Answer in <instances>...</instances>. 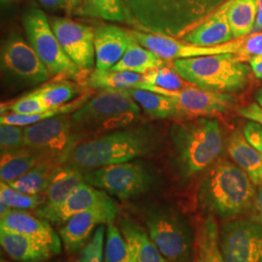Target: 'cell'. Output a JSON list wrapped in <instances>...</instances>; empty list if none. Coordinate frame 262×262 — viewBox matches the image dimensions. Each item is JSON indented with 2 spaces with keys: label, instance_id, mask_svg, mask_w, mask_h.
<instances>
[{
  "label": "cell",
  "instance_id": "2",
  "mask_svg": "<svg viewBox=\"0 0 262 262\" xmlns=\"http://www.w3.org/2000/svg\"><path fill=\"white\" fill-rule=\"evenodd\" d=\"M158 144L159 135L152 125L134 124L80 142L64 163L89 171L148 156Z\"/></svg>",
  "mask_w": 262,
  "mask_h": 262
},
{
  "label": "cell",
  "instance_id": "18",
  "mask_svg": "<svg viewBox=\"0 0 262 262\" xmlns=\"http://www.w3.org/2000/svg\"><path fill=\"white\" fill-rule=\"evenodd\" d=\"M0 228L23 235L38 243L48 247L53 253L61 252V239L49 222L32 215L26 211L11 210L8 214L0 217Z\"/></svg>",
  "mask_w": 262,
  "mask_h": 262
},
{
  "label": "cell",
  "instance_id": "3",
  "mask_svg": "<svg viewBox=\"0 0 262 262\" xmlns=\"http://www.w3.org/2000/svg\"><path fill=\"white\" fill-rule=\"evenodd\" d=\"M243 169L228 161L213 164L197 191L199 205L211 215L230 221L250 214L256 190Z\"/></svg>",
  "mask_w": 262,
  "mask_h": 262
},
{
  "label": "cell",
  "instance_id": "13",
  "mask_svg": "<svg viewBox=\"0 0 262 262\" xmlns=\"http://www.w3.org/2000/svg\"><path fill=\"white\" fill-rule=\"evenodd\" d=\"M127 31L136 42H138L143 47L149 49L163 59L174 60L179 58H189L220 54H234L242 56L245 59V37L234 39L228 43L217 46L201 47L184 42L181 39L148 33L137 29H127Z\"/></svg>",
  "mask_w": 262,
  "mask_h": 262
},
{
  "label": "cell",
  "instance_id": "24",
  "mask_svg": "<svg viewBox=\"0 0 262 262\" xmlns=\"http://www.w3.org/2000/svg\"><path fill=\"white\" fill-rule=\"evenodd\" d=\"M47 159H56L41 151L30 149L28 147H23L17 150L1 151V182L10 183L12 181H15L16 179L26 174L30 169L36 166L38 163Z\"/></svg>",
  "mask_w": 262,
  "mask_h": 262
},
{
  "label": "cell",
  "instance_id": "23",
  "mask_svg": "<svg viewBox=\"0 0 262 262\" xmlns=\"http://www.w3.org/2000/svg\"><path fill=\"white\" fill-rule=\"evenodd\" d=\"M0 243L5 253L16 261L47 262L55 255L46 246L1 228Z\"/></svg>",
  "mask_w": 262,
  "mask_h": 262
},
{
  "label": "cell",
  "instance_id": "15",
  "mask_svg": "<svg viewBox=\"0 0 262 262\" xmlns=\"http://www.w3.org/2000/svg\"><path fill=\"white\" fill-rule=\"evenodd\" d=\"M50 23L68 57L83 72L91 70L95 63V28L68 18H54Z\"/></svg>",
  "mask_w": 262,
  "mask_h": 262
},
{
  "label": "cell",
  "instance_id": "42",
  "mask_svg": "<svg viewBox=\"0 0 262 262\" xmlns=\"http://www.w3.org/2000/svg\"><path fill=\"white\" fill-rule=\"evenodd\" d=\"M238 114L252 122H257L262 125L261 105L253 103L248 106H244L238 110Z\"/></svg>",
  "mask_w": 262,
  "mask_h": 262
},
{
  "label": "cell",
  "instance_id": "9",
  "mask_svg": "<svg viewBox=\"0 0 262 262\" xmlns=\"http://www.w3.org/2000/svg\"><path fill=\"white\" fill-rule=\"evenodd\" d=\"M84 179L85 183L122 200L143 195L155 184L150 169L136 159L89 170Z\"/></svg>",
  "mask_w": 262,
  "mask_h": 262
},
{
  "label": "cell",
  "instance_id": "47",
  "mask_svg": "<svg viewBox=\"0 0 262 262\" xmlns=\"http://www.w3.org/2000/svg\"><path fill=\"white\" fill-rule=\"evenodd\" d=\"M255 99H256V101L258 102V104L262 106V88L255 94Z\"/></svg>",
  "mask_w": 262,
  "mask_h": 262
},
{
  "label": "cell",
  "instance_id": "31",
  "mask_svg": "<svg viewBox=\"0 0 262 262\" xmlns=\"http://www.w3.org/2000/svg\"><path fill=\"white\" fill-rule=\"evenodd\" d=\"M61 164L62 162L57 159L44 160L19 178L7 184L25 193L40 194L46 190L53 173Z\"/></svg>",
  "mask_w": 262,
  "mask_h": 262
},
{
  "label": "cell",
  "instance_id": "44",
  "mask_svg": "<svg viewBox=\"0 0 262 262\" xmlns=\"http://www.w3.org/2000/svg\"><path fill=\"white\" fill-rule=\"evenodd\" d=\"M250 214H251V219L262 224V186L258 187V189L256 190L253 208Z\"/></svg>",
  "mask_w": 262,
  "mask_h": 262
},
{
  "label": "cell",
  "instance_id": "27",
  "mask_svg": "<svg viewBox=\"0 0 262 262\" xmlns=\"http://www.w3.org/2000/svg\"><path fill=\"white\" fill-rule=\"evenodd\" d=\"M165 66L166 62L163 58L149 49L143 47L132 38L121 60L111 69L115 71H130L144 75L151 69Z\"/></svg>",
  "mask_w": 262,
  "mask_h": 262
},
{
  "label": "cell",
  "instance_id": "21",
  "mask_svg": "<svg viewBox=\"0 0 262 262\" xmlns=\"http://www.w3.org/2000/svg\"><path fill=\"white\" fill-rule=\"evenodd\" d=\"M120 229L128 245L131 262H168L152 242L148 231L128 217L122 219Z\"/></svg>",
  "mask_w": 262,
  "mask_h": 262
},
{
  "label": "cell",
  "instance_id": "35",
  "mask_svg": "<svg viewBox=\"0 0 262 262\" xmlns=\"http://www.w3.org/2000/svg\"><path fill=\"white\" fill-rule=\"evenodd\" d=\"M0 202L19 211L37 209L46 202V196L40 194H28L10 187L7 183H0Z\"/></svg>",
  "mask_w": 262,
  "mask_h": 262
},
{
  "label": "cell",
  "instance_id": "8",
  "mask_svg": "<svg viewBox=\"0 0 262 262\" xmlns=\"http://www.w3.org/2000/svg\"><path fill=\"white\" fill-rule=\"evenodd\" d=\"M23 24L28 43L46 66L51 77L76 78L83 72L62 50L42 10H27L23 16Z\"/></svg>",
  "mask_w": 262,
  "mask_h": 262
},
{
  "label": "cell",
  "instance_id": "30",
  "mask_svg": "<svg viewBox=\"0 0 262 262\" xmlns=\"http://www.w3.org/2000/svg\"><path fill=\"white\" fill-rule=\"evenodd\" d=\"M220 228L213 216H208L198 228L195 236L193 262H224L219 242Z\"/></svg>",
  "mask_w": 262,
  "mask_h": 262
},
{
  "label": "cell",
  "instance_id": "25",
  "mask_svg": "<svg viewBox=\"0 0 262 262\" xmlns=\"http://www.w3.org/2000/svg\"><path fill=\"white\" fill-rule=\"evenodd\" d=\"M59 165L53 173L45 190L46 206H56L62 203L76 187L84 183L82 170L69 164Z\"/></svg>",
  "mask_w": 262,
  "mask_h": 262
},
{
  "label": "cell",
  "instance_id": "37",
  "mask_svg": "<svg viewBox=\"0 0 262 262\" xmlns=\"http://www.w3.org/2000/svg\"><path fill=\"white\" fill-rule=\"evenodd\" d=\"M142 83L168 91H177L191 84L179 75L173 67L166 66L151 69L142 75Z\"/></svg>",
  "mask_w": 262,
  "mask_h": 262
},
{
  "label": "cell",
  "instance_id": "16",
  "mask_svg": "<svg viewBox=\"0 0 262 262\" xmlns=\"http://www.w3.org/2000/svg\"><path fill=\"white\" fill-rule=\"evenodd\" d=\"M117 211V203L110 197L72 216L59 230V236L66 251L72 253L84 248L96 227L114 222Z\"/></svg>",
  "mask_w": 262,
  "mask_h": 262
},
{
  "label": "cell",
  "instance_id": "26",
  "mask_svg": "<svg viewBox=\"0 0 262 262\" xmlns=\"http://www.w3.org/2000/svg\"><path fill=\"white\" fill-rule=\"evenodd\" d=\"M125 92L152 119L164 120L186 117L176 102L168 96L141 89H129Z\"/></svg>",
  "mask_w": 262,
  "mask_h": 262
},
{
  "label": "cell",
  "instance_id": "46",
  "mask_svg": "<svg viewBox=\"0 0 262 262\" xmlns=\"http://www.w3.org/2000/svg\"><path fill=\"white\" fill-rule=\"evenodd\" d=\"M257 3V16L252 33L262 32V0H256Z\"/></svg>",
  "mask_w": 262,
  "mask_h": 262
},
{
  "label": "cell",
  "instance_id": "32",
  "mask_svg": "<svg viewBox=\"0 0 262 262\" xmlns=\"http://www.w3.org/2000/svg\"><path fill=\"white\" fill-rule=\"evenodd\" d=\"M73 14L109 21H126L123 0H76Z\"/></svg>",
  "mask_w": 262,
  "mask_h": 262
},
{
  "label": "cell",
  "instance_id": "36",
  "mask_svg": "<svg viewBox=\"0 0 262 262\" xmlns=\"http://www.w3.org/2000/svg\"><path fill=\"white\" fill-rule=\"evenodd\" d=\"M104 262H131L128 245L121 229L113 223L106 228Z\"/></svg>",
  "mask_w": 262,
  "mask_h": 262
},
{
  "label": "cell",
  "instance_id": "10",
  "mask_svg": "<svg viewBox=\"0 0 262 262\" xmlns=\"http://www.w3.org/2000/svg\"><path fill=\"white\" fill-rule=\"evenodd\" d=\"M71 121V114L46 119L25 126V146L64 163L68 154L82 142Z\"/></svg>",
  "mask_w": 262,
  "mask_h": 262
},
{
  "label": "cell",
  "instance_id": "39",
  "mask_svg": "<svg viewBox=\"0 0 262 262\" xmlns=\"http://www.w3.org/2000/svg\"><path fill=\"white\" fill-rule=\"evenodd\" d=\"M104 241L105 226L103 225L96 228L91 240L84 245L78 262H104Z\"/></svg>",
  "mask_w": 262,
  "mask_h": 262
},
{
  "label": "cell",
  "instance_id": "4",
  "mask_svg": "<svg viewBox=\"0 0 262 262\" xmlns=\"http://www.w3.org/2000/svg\"><path fill=\"white\" fill-rule=\"evenodd\" d=\"M170 140L173 163L183 180L193 178L210 168L224 147L220 123L208 118L173 123Z\"/></svg>",
  "mask_w": 262,
  "mask_h": 262
},
{
  "label": "cell",
  "instance_id": "40",
  "mask_svg": "<svg viewBox=\"0 0 262 262\" xmlns=\"http://www.w3.org/2000/svg\"><path fill=\"white\" fill-rule=\"evenodd\" d=\"M25 146V126L1 123L0 148L1 151L17 150Z\"/></svg>",
  "mask_w": 262,
  "mask_h": 262
},
{
  "label": "cell",
  "instance_id": "20",
  "mask_svg": "<svg viewBox=\"0 0 262 262\" xmlns=\"http://www.w3.org/2000/svg\"><path fill=\"white\" fill-rule=\"evenodd\" d=\"M227 0L211 16L182 38L184 42L201 47H212L233 40L227 16Z\"/></svg>",
  "mask_w": 262,
  "mask_h": 262
},
{
  "label": "cell",
  "instance_id": "11",
  "mask_svg": "<svg viewBox=\"0 0 262 262\" xmlns=\"http://www.w3.org/2000/svg\"><path fill=\"white\" fill-rule=\"evenodd\" d=\"M1 71L20 85H36L50 79L46 66L35 51L19 34H11L1 46Z\"/></svg>",
  "mask_w": 262,
  "mask_h": 262
},
{
  "label": "cell",
  "instance_id": "29",
  "mask_svg": "<svg viewBox=\"0 0 262 262\" xmlns=\"http://www.w3.org/2000/svg\"><path fill=\"white\" fill-rule=\"evenodd\" d=\"M226 16L233 39L250 35L257 16L256 0H227Z\"/></svg>",
  "mask_w": 262,
  "mask_h": 262
},
{
  "label": "cell",
  "instance_id": "12",
  "mask_svg": "<svg viewBox=\"0 0 262 262\" xmlns=\"http://www.w3.org/2000/svg\"><path fill=\"white\" fill-rule=\"evenodd\" d=\"M219 242L224 262H262V224L251 217L226 221Z\"/></svg>",
  "mask_w": 262,
  "mask_h": 262
},
{
  "label": "cell",
  "instance_id": "22",
  "mask_svg": "<svg viewBox=\"0 0 262 262\" xmlns=\"http://www.w3.org/2000/svg\"><path fill=\"white\" fill-rule=\"evenodd\" d=\"M227 151L235 163L243 169L254 186H262V155L247 140L244 133L235 131L227 140Z\"/></svg>",
  "mask_w": 262,
  "mask_h": 262
},
{
  "label": "cell",
  "instance_id": "1",
  "mask_svg": "<svg viewBox=\"0 0 262 262\" xmlns=\"http://www.w3.org/2000/svg\"><path fill=\"white\" fill-rule=\"evenodd\" d=\"M226 0H123L126 24L144 32L182 39Z\"/></svg>",
  "mask_w": 262,
  "mask_h": 262
},
{
  "label": "cell",
  "instance_id": "43",
  "mask_svg": "<svg viewBox=\"0 0 262 262\" xmlns=\"http://www.w3.org/2000/svg\"><path fill=\"white\" fill-rule=\"evenodd\" d=\"M49 10H66L67 13H73L75 0H38Z\"/></svg>",
  "mask_w": 262,
  "mask_h": 262
},
{
  "label": "cell",
  "instance_id": "45",
  "mask_svg": "<svg viewBox=\"0 0 262 262\" xmlns=\"http://www.w3.org/2000/svg\"><path fill=\"white\" fill-rule=\"evenodd\" d=\"M248 61L250 63L254 76L258 79H262V55L253 56Z\"/></svg>",
  "mask_w": 262,
  "mask_h": 262
},
{
  "label": "cell",
  "instance_id": "17",
  "mask_svg": "<svg viewBox=\"0 0 262 262\" xmlns=\"http://www.w3.org/2000/svg\"><path fill=\"white\" fill-rule=\"evenodd\" d=\"M110 194L88 183H82L69 194L66 200L56 206L41 205L35 214L49 223L64 225L72 216L95 206L110 198Z\"/></svg>",
  "mask_w": 262,
  "mask_h": 262
},
{
  "label": "cell",
  "instance_id": "19",
  "mask_svg": "<svg viewBox=\"0 0 262 262\" xmlns=\"http://www.w3.org/2000/svg\"><path fill=\"white\" fill-rule=\"evenodd\" d=\"M127 29L115 25H101L94 29L95 66L107 70L116 66L127 50L131 41Z\"/></svg>",
  "mask_w": 262,
  "mask_h": 262
},
{
  "label": "cell",
  "instance_id": "6",
  "mask_svg": "<svg viewBox=\"0 0 262 262\" xmlns=\"http://www.w3.org/2000/svg\"><path fill=\"white\" fill-rule=\"evenodd\" d=\"M241 56L220 54L174 59L172 67L187 83L214 93H231L247 84L250 67Z\"/></svg>",
  "mask_w": 262,
  "mask_h": 262
},
{
  "label": "cell",
  "instance_id": "41",
  "mask_svg": "<svg viewBox=\"0 0 262 262\" xmlns=\"http://www.w3.org/2000/svg\"><path fill=\"white\" fill-rule=\"evenodd\" d=\"M243 133L247 140L262 155V125L252 121L247 122L244 126Z\"/></svg>",
  "mask_w": 262,
  "mask_h": 262
},
{
  "label": "cell",
  "instance_id": "48",
  "mask_svg": "<svg viewBox=\"0 0 262 262\" xmlns=\"http://www.w3.org/2000/svg\"><path fill=\"white\" fill-rule=\"evenodd\" d=\"M1 262H12V261H8V260H3V259H2V260H1Z\"/></svg>",
  "mask_w": 262,
  "mask_h": 262
},
{
  "label": "cell",
  "instance_id": "7",
  "mask_svg": "<svg viewBox=\"0 0 262 262\" xmlns=\"http://www.w3.org/2000/svg\"><path fill=\"white\" fill-rule=\"evenodd\" d=\"M144 215L148 234L168 262H193L195 237L177 210L156 205L148 207Z\"/></svg>",
  "mask_w": 262,
  "mask_h": 262
},
{
  "label": "cell",
  "instance_id": "34",
  "mask_svg": "<svg viewBox=\"0 0 262 262\" xmlns=\"http://www.w3.org/2000/svg\"><path fill=\"white\" fill-rule=\"evenodd\" d=\"M34 92L48 110L73 101L82 92V88L69 81H57L45 84Z\"/></svg>",
  "mask_w": 262,
  "mask_h": 262
},
{
  "label": "cell",
  "instance_id": "38",
  "mask_svg": "<svg viewBox=\"0 0 262 262\" xmlns=\"http://www.w3.org/2000/svg\"><path fill=\"white\" fill-rule=\"evenodd\" d=\"M47 110L35 92L20 97L9 105H1V114L13 113L18 115H35Z\"/></svg>",
  "mask_w": 262,
  "mask_h": 262
},
{
  "label": "cell",
  "instance_id": "28",
  "mask_svg": "<svg viewBox=\"0 0 262 262\" xmlns=\"http://www.w3.org/2000/svg\"><path fill=\"white\" fill-rule=\"evenodd\" d=\"M142 83V75L130 71H115L112 69H94L85 81V85L92 90L123 92L136 89Z\"/></svg>",
  "mask_w": 262,
  "mask_h": 262
},
{
  "label": "cell",
  "instance_id": "33",
  "mask_svg": "<svg viewBox=\"0 0 262 262\" xmlns=\"http://www.w3.org/2000/svg\"><path fill=\"white\" fill-rule=\"evenodd\" d=\"M91 98V94H83L79 97H77L73 101L69 103L64 104L62 106L48 109L43 112L35 114V115H18L13 113H4L1 114L0 123H7V124H14L19 126H28L32 123L50 119L56 116L66 115V114H72L75 112L77 109H79L83 104L85 103Z\"/></svg>",
  "mask_w": 262,
  "mask_h": 262
},
{
  "label": "cell",
  "instance_id": "14",
  "mask_svg": "<svg viewBox=\"0 0 262 262\" xmlns=\"http://www.w3.org/2000/svg\"><path fill=\"white\" fill-rule=\"evenodd\" d=\"M136 89L147 90L172 98L186 116H212L226 112L231 104L232 96L225 93H214L193 84L187 88L168 91L151 84L141 83Z\"/></svg>",
  "mask_w": 262,
  "mask_h": 262
},
{
  "label": "cell",
  "instance_id": "5",
  "mask_svg": "<svg viewBox=\"0 0 262 262\" xmlns=\"http://www.w3.org/2000/svg\"><path fill=\"white\" fill-rule=\"evenodd\" d=\"M140 117V106L125 91H101L72 113L71 121L84 141L132 126Z\"/></svg>",
  "mask_w": 262,
  "mask_h": 262
}]
</instances>
